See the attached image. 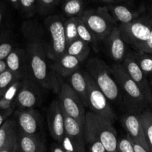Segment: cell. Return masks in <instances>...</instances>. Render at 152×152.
Masks as SVG:
<instances>
[{
	"mask_svg": "<svg viewBox=\"0 0 152 152\" xmlns=\"http://www.w3.org/2000/svg\"><path fill=\"white\" fill-rule=\"evenodd\" d=\"M25 50L28 59L29 78L42 88L57 94L62 82L52 68L44 45L33 41L28 44Z\"/></svg>",
	"mask_w": 152,
	"mask_h": 152,
	"instance_id": "6da1fadb",
	"label": "cell"
},
{
	"mask_svg": "<svg viewBox=\"0 0 152 152\" xmlns=\"http://www.w3.org/2000/svg\"><path fill=\"white\" fill-rule=\"evenodd\" d=\"M111 71L128 112L140 114L147 108H151L143 94L128 74L121 63L113 65Z\"/></svg>",
	"mask_w": 152,
	"mask_h": 152,
	"instance_id": "7a4b0ae2",
	"label": "cell"
},
{
	"mask_svg": "<svg viewBox=\"0 0 152 152\" xmlns=\"http://www.w3.org/2000/svg\"><path fill=\"white\" fill-rule=\"evenodd\" d=\"M86 71L93 79L110 102H123L118 86L113 76L111 68L98 57L89 59L86 63Z\"/></svg>",
	"mask_w": 152,
	"mask_h": 152,
	"instance_id": "3957f363",
	"label": "cell"
},
{
	"mask_svg": "<svg viewBox=\"0 0 152 152\" xmlns=\"http://www.w3.org/2000/svg\"><path fill=\"white\" fill-rule=\"evenodd\" d=\"M81 18L98 41H104L117 26L106 6L84 10Z\"/></svg>",
	"mask_w": 152,
	"mask_h": 152,
	"instance_id": "277c9868",
	"label": "cell"
},
{
	"mask_svg": "<svg viewBox=\"0 0 152 152\" xmlns=\"http://www.w3.org/2000/svg\"><path fill=\"white\" fill-rule=\"evenodd\" d=\"M118 27L120 35L126 44L136 51H140L145 42L149 39L152 31V16L137 18L133 22Z\"/></svg>",
	"mask_w": 152,
	"mask_h": 152,
	"instance_id": "5b68a950",
	"label": "cell"
},
{
	"mask_svg": "<svg viewBox=\"0 0 152 152\" xmlns=\"http://www.w3.org/2000/svg\"><path fill=\"white\" fill-rule=\"evenodd\" d=\"M64 22L60 15H50L44 20V25L50 39L46 52L50 61L56 60L65 53L67 45Z\"/></svg>",
	"mask_w": 152,
	"mask_h": 152,
	"instance_id": "8992f818",
	"label": "cell"
},
{
	"mask_svg": "<svg viewBox=\"0 0 152 152\" xmlns=\"http://www.w3.org/2000/svg\"><path fill=\"white\" fill-rule=\"evenodd\" d=\"M17 130L45 142L44 123L39 111L36 109H17L14 111Z\"/></svg>",
	"mask_w": 152,
	"mask_h": 152,
	"instance_id": "52a82bcc",
	"label": "cell"
},
{
	"mask_svg": "<svg viewBox=\"0 0 152 152\" xmlns=\"http://www.w3.org/2000/svg\"><path fill=\"white\" fill-rule=\"evenodd\" d=\"M86 80L88 83V107L90 108V111L113 123L117 117L110 105L109 100L96 86L87 71Z\"/></svg>",
	"mask_w": 152,
	"mask_h": 152,
	"instance_id": "ba28073f",
	"label": "cell"
},
{
	"mask_svg": "<svg viewBox=\"0 0 152 152\" xmlns=\"http://www.w3.org/2000/svg\"><path fill=\"white\" fill-rule=\"evenodd\" d=\"M58 102L64 114L84 126L86 111L85 105L67 83L61 84L58 91Z\"/></svg>",
	"mask_w": 152,
	"mask_h": 152,
	"instance_id": "9c48e42d",
	"label": "cell"
},
{
	"mask_svg": "<svg viewBox=\"0 0 152 152\" xmlns=\"http://www.w3.org/2000/svg\"><path fill=\"white\" fill-rule=\"evenodd\" d=\"M86 119L96 131L106 152H118V137L113 123L99 117L91 111H86Z\"/></svg>",
	"mask_w": 152,
	"mask_h": 152,
	"instance_id": "30bf717a",
	"label": "cell"
},
{
	"mask_svg": "<svg viewBox=\"0 0 152 152\" xmlns=\"http://www.w3.org/2000/svg\"><path fill=\"white\" fill-rule=\"evenodd\" d=\"M64 117L65 137L59 145L67 151L87 152L84 137V126L65 114Z\"/></svg>",
	"mask_w": 152,
	"mask_h": 152,
	"instance_id": "8fae6325",
	"label": "cell"
},
{
	"mask_svg": "<svg viewBox=\"0 0 152 152\" xmlns=\"http://www.w3.org/2000/svg\"><path fill=\"white\" fill-rule=\"evenodd\" d=\"M42 100L41 87L30 78L22 80L15 97L17 109H34Z\"/></svg>",
	"mask_w": 152,
	"mask_h": 152,
	"instance_id": "7c38bea8",
	"label": "cell"
},
{
	"mask_svg": "<svg viewBox=\"0 0 152 152\" xmlns=\"http://www.w3.org/2000/svg\"><path fill=\"white\" fill-rule=\"evenodd\" d=\"M123 68L128 73L131 78L133 80L143 94L145 99L148 102L150 108H152V88L150 82L145 74L141 71L131 53H127L124 60L122 62Z\"/></svg>",
	"mask_w": 152,
	"mask_h": 152,
	"instance_id": "4fadbf2b",
	"label": "cell"
},
{
	"mask_svg": "<svg viewBox=\"0 0 152 152\" xmlns=\"http://www.w3.org/2000/svg\"><path fill=\"white\" fill-rule=\"evenodd\" d=\"M121 123L127 132L129 137L134 142L142 146L148 152H151L145 139L140 114L133 112L126 113L122 117Z\"/></svg>",
	"mask_w": 152,
	"mask_h": 152,
	"instance_id": "5bb4252c",
	"label": "cell"
},
{
	"mask_svg": "<svg viewBox=\"0 0 152 152\" xmlns=\"http://www.w3.org/2000/svg\"><path fill=\"white\" fill-rule=\"evenodd\" d=\"M47 122L50 136L59 144L65 137V117L57 99L53 100L48 108Z\"/></svg>",
	"mask_w": 152,
	"mask_h": 152,
	"instance_id": "9a60e30c",
	"label": "cell"
},
{
	"mask_svg": "<svg viewBox=\"0 0 152 152\" xmlns=\"http://www.w3.org/2000/svg\"><path fill=\"white\" fill-rule=\"evenodd\" d=\"M4 61L7 70L19 76L22 80L29 78L28 59L25 49L16 47Z\"/></svg>",
	"mask_w": 152,
	"mask_h": 152,
	"instance_id": "2e32d148",
	"label": "cell"
},
{
	"mask_svg": "<svg viewBox=\"0 0 152 152\" xmlns=\"http://www.w3.org/2000/svg\"><path fill=\"white\" fill-rule=\"evenodd\" d=\"M117 26L103 42L108 56L115 62H123L127 56L126 44L122 38Z\"/></svg>",
	"mask_w": 152,
	"mask_h": 152,
	"instance_id": "e0dca14e",
	"label": "cell"
},
{
	"mask_svg": "<svg viewBox=\"0 0 152 152\" xmlns=\"http://www.w3.org/2000/svg\"><path fill=\"white\" fill-rule=\"evenodd\" d=\"M83 62V60L76 56L65 53L56 60L51 61V65L53 71L59 77L68 78L72 73L80 68Z\"/></svg>",
	"mask_w": 152,
	"mask_h": 152,
	"instance_id": "ac0fdd59",
	"label": "cell"
},
{
	"mask_svg": "<svg viewBox=\"0 0 152 152\" xmlns=\"http://www.w3.org/2000/svg\"><path fill=\"white\" fill-rule=\"evenodd\" d=\"M68 78V83H67L80 97L85 107H88V83L86 70L79 68Z\"/></svg>",
	"mask_w": 152,
	"mask_h": 152,
	"instance_id": "d6986e66",
	"label": "cell"
},
{
	"mask_svg": "<svg viewBox=\"0 0 152 152\" xmlns=\"http://www.w3.org/2000/svg\"><path fill=\"white\" fill-rule=\"evenodd\" d=\"M45 142L17 130V152H45Z\"/></svg>",
	"mask_w": 152,
	"mask_h": 152,
	"instance_id": "ffe728a7",
	"label": "cell"
},
{
	"mask_svg": "<svg viewBox=\"0 0 152 152\" xmlns=\"http://www.w3.org/2000/svg\"><path fill=\"white\" fill-rule=\"evenodd\" d=\"M106 7L116 22L120 25L129 24L139 18L138 13L123 4H109Z\"/></svg>",
	"mask_w": 152,
	"mask_h": 152,
	"instance_id": "44dd1931",
	"label": "cell"
},
{
	"mask_svg": "<svg viewBox=\"0 0 152 152\" xmlns=\"http://www.w3.org/2000/svg\"><path fill=\"white\" fill-rule=\"evenodd\" d=\"M84 137L86 149L88 148V152H106L96 131L86 119H85L84 123Z\"/></svg>",
	"mask_w": 152,
	"mask_h": 152,
	"instance_id": "7402d4cb",
	"label": "cell"
},
{
	"mask_svg": "<svg viewBox=\"0 0 152 152\" xmlns=\"http://www.w3.org/2000/svg\"><path fill=\"white\" fill-rule=\"evenodd\" d=\"M90 45L80 38L67 45L65 53L76 56L84 62L90 54Z\"/></svg>",
	"mask_w": 152,
	"mask_h": 152,
	"instance_id": "603a6c76",
	"label": "cell"
},
{
	"mask_svg": "<svg viewBox=\"0 0 152 152\" xmlns=\"http://www.w3.org/2000/svg\"><path fill=\"white\" fill-rule=\"evenodd\" d=\"M130 53L141 71L150 78L152 76V55L136 50Z\"/></svg>",
	"mask_w": 152,
	"mask_h": 152,
	"instance_id": "cb8c5ba5",
	"label": "cell"
},
{
	"mask_svg": "<svg viewBox=\"0 0 152 152\" xmlns=\"http://www.w3.org/2000/svg\"><path fill=\"white\" fill-rule=\"evenodd\" d=\"M63 13L68 17H79L84 12L83 0H61Z\"/></svg>",
	"mask_w": 152,
	"mask_h": 152,
	"instance_id": "d4e9b609",
	"label": "cell"
},
{
	"mask_svg": "<svg viewBox=\"0 0 152 152\" xmlns=\"http://www.w3.org/2000/svg\"><path fill=\"white\" fill-rule=\"evenodd\" d=\"M17 134V128L13 119H7L0 127V150Z\"/></svg>",
	"mask_w": 152,
	"mask_h": 152,
	"instance_id": "484cf974",
	"label": "cell"
},
{
	"mask_svg": "<svg viewBox=\"0 0 152 152\" xmlns=\"http://www.w3.org/2000/svg\"><path fill=\"white\" fill-rule=\"evenodd\" d=\"M77 32H78V37L80 39L88 43L89 45L94 46L96 49V45L99 41L94 35L93 33L86 26V24L83 22L81 16L77 17Z\"/></svg>",
	"mask_w": 152,
	"mask_h": 152,
	"instance_id": "4316f807",
	"label": "cell"
},
{
	"mask_svg": "<svg viewBox=\"0 0 152 152\" xmlns=\"http://www.w3.org/2000/svg\"><path fill=\"white\" fill-rule=\"evenodd\" d=\"M140 120L143 127L144 134L147 143L152 152V112L151 108H147L140 114Z\"/></svg>",
	"mask_w": 152,
	"mask_h": 152,
	"instance_id": "83f0119b",
	"label": "cell"
},
{
	"mask_svg": "<svg viewBox=\"0 0 152 152\" xmlns=\"http://www.w3.org/2000/svg\"><path fill=\"white\" fill-rule=\"evenodd\" d=\"M15 42L9 31L0 36V60H5L10 52L15 48Z\"/></svg>",
	"mask_w": 152,
	"mask_h": 152,
	"instance_id": "f1b7e54d",
	"label": "cell"
},
{
	"mask_svg": "<svg viewBox=\"0 0 152 152\" xmlns=\"http://www.w3.org/2000/svg\"><path fill=\"white\" fill-rule=\"evenodd\" d=\"M21 80L22 79L19 76L13 74L7 69L1 73L0 74V97L4 96L6 91L13 83Z\"/></svg>",
	"mask_w": 152,
	"mask_h": 152,
	"instance_id": "f546056e",
	"label": "cell"
},
{
	"mask_svg": "<svg viewBox=\"0 0 152 152\" xmlns=\"http://www.w3.org/2000/svg\"><path fill=\"white\" fill-rule=\"evenodd\" d=\"M64 30L66 39V45L79 38L77 32V17H70L64 22Z\"/></svg>",
	"mask_w": 152,
	"mask_h": 152,
	"instance_id": "4dcf8cb0",
	"label": "cell"
},
{
	"mask_svg": "<svg viewBox=\"0 0 152 152\" xmlns=\"http://www.w3.org/2000/svg\"><path fill=\"white\" fill-rule=\"evenodd\" d=\"M61 2V0H37V13L40 15L49 14Z\"/></svg>",
	"mask_w": 152,
	"mask_h": 152,
	"instance_id": "1f68e13d",
	"label": "cell"
},
{
	"mask_svg": "<svg viewBox=\"0 0 152 152\" xmlns=\"http://www.w3.org/2000/svg\"><path fill=\"white\" fill-rule=\"evenodd\" d=\"M20 10L26 16L31 17L37 13V0H19Z\"/></svg>",
	"mask_w": 152,
	"mask_h": 152,
	"instance_id": "d6a6232c",
	"label": "cell"
},
{
	"mask_svg": "<svg viewBox=\"0 0 152 152\" xmlns=\"http://www.w3.org/2000/svg\"><path fill=\"white\" fill-rule=\"evenodd\" d=\"M16 105L15 99H10L7 98L0 97V112L7 113L10 116L16 111Z\"/></svg>",
	"mask_w": 152,
	"mask_h": 152,
	"instance_id": "836d02e7",
	"label": "cell"
},
{
	"mask_svg": "<svg viewBox=\"0 0 152 152\" xmlns=\"http://www.w3.org/2000/svg\"><path fill=\"white\" fill-rule=\"evenodd\" d=\"M118 152H135L132 140L128 135L118 140Z\"/></svg>",
	"mask_w": 152,
	"mask_h": 152,
	"instance_id": "e575fe53",
	"label": "cell"
},
{
	"mask_svg": "<svg viewBox=\"0 0 152 152\" xmlns=\"http://www.w3.org/2000/svg\"><path fill=\"white\" fill-rule=\"evenodd\" d=\"M0 152H17V134L0 150Z\"/></svg>",
	"mask_w": 152,
	"mask_h": 152,
	"instance_id": "d590c367",
	"label": "cell"
},
{
	"mask_svg": "<svg viewBox=\"0 0 152 152\" xmlns=\"http://www.w3.org/2000/svg\"><path fill=\"white\" fill-rule=\"evenodd\" d=\"M140 51L144 52V53H150V54L152 55V31L149 39L143 45V46L141 48Z\"/></svg>",
	"mask_w": 152,
	"mask_h": 152,
	"instance_id": "8d00e7d4",
	"label": "cell"
},
{
	"mask_svg": "<svg viewBox=\"0 0 152 152\" xmlns=\"http://www.w3.org/2000/svg\"><path fill=\"white\" fill-rule=\"evenodd\" d=\"M4 14H5V7H4L3 3L0 2V30L2 26L3 21L4 19Z\"/></svg>",
	"mask_w": 152,
	"mask_h": 152,
	"instance_id": "74e56055",
	"label": "cell"
},
{
	"mask_svg": "<svg viewBox=\"0 0 152 152\" xmlns=\"http://www.w3.org/2000/svg\"><path fill=\"white\" fill-rule=\"evenodd\" d=\"M50 151L51 152H65L62 147L57 142L53 143L50 145Z\"/></svg>",
	"mask_w": 152,
	"mask_h": 152,
	"instance_id": "f35d334b",
	"label": "cell"
},
{
	"mask_svg": "<svg viewBox=\"0 0 152 152\" xmlns=\"http://www.w3.org/2000/svg\"><path fill=\"white\" fill-rule=\"evenodd\" d=\"M10 117V114H7V113L0 112V127L2 126L3 123H4Z\"/></svg>",
	"mask_w": 152,
	"mask_h": 152,
	"instance_id": "ab89813d",
	"label": "cell"
},
{
	"mask_svg": "<svg viewBox=\"0 0 152 152\" xmlns=\"http://www.w3.org/2000/svg\"><path fill=\"white\" fill-rule=\"evenodd\" d=\"M132 144H133L134 149L135 152H148V151H146L145 148H143L142 146H140V145H138V144L134 142L132 140Z\"/></svg>",
	"mask_w": 152,
	"mask_h": 152,
	"instance_id": "60d3db41",
	"label": "cell"
},
{
	"mask_svg": "<svg viewBox=\"0 0 152 152\" xmlns=\"http://www.w3.org/2000/svg\"><path fill=\"white\" fill-rule=\"evenodd\" d=\"M14 8L20 10V1L19 0H7Z\"/></svg>",
	"mask_w": 152,
	"mask_h": 152,
	"instance_id": "b9f144b4",
	"label": "cell"
},
{
	"mask_svg": "<svg viewBox=\"0 0 152 152\" xmlns=\"http://www.w3.org/2000/svg\"><path fill=\"white\" fill-rule=\"evenodd\" d=\"M6 69H7V65H6L5 61L0 60V74L5 71Z\"/></svg>",
	"mask_w": 152,
	"mask_h": 152,
	"instance_id": "7bdbcfd3",
	"label": "cell"
},
{
	"mask_svg": "<svg viewBox=\"0 0 152 152\" xmlns=\"http://www.w3.org/2000/svg\"><path fill=\"white\" fill-rule=\"evenodd\" d=\"M100 1H102V2H104V3H107V4H114V3L117 2V1H120V0H100Z\"/></svg>",
	"mask_w": 152,
	"mask_h": 152,
	"instance_id": "ee69618b",
	"label": "cell"
},
{
	"mask_svg": "<svg viewBox=\"0 0 152 152\" xmlns=\"http://www.w3.org/2000/svg\"><path fill=\"white\" fill-rule=\"evenodd\" d=\"M150 79H151V83H150V84H151V88H152V76H151V77H150Z\"/></svg>",
	"mask_w": 152,
	"mask_h": 152,
	"instance_id": "f6af8a7d",
	"label": "cell"
},
{
	"mask_svg": "<svg viewBox=\"0 0 152 152\" xmlns=\"http://www.w3.org/2000/svg\"><path fill=\"white\" fill-rule=\"evenodd\" d=\"M65 152H70V151H65Z\"/></svg>",
	"mask_w": 152,
	"mask_h": 152,
	"instance_id": "bcb514c9",
	"label": "cell"
},
{
	"mask_svg": "<svg viewBox=\"0 0 152 152\" xmlns=\"http://www.w3.org/2000/svg\"><path fill=\"white\" fill-rule=\"evenodd\" d=\"M151 14H152V10H151Z\"/></svg>",
	"mask_w": 152,
	"mask_h": 152,
	"instance_id": "7dc6e473",
	"label": "cell"
},
{
	"mask_svg": "<svg viewBox=\"0 0 152 152\" xmlns=\"http://www.w3.org/2000/svg\"><path fill=\"white\" fill-rule=\"evenodd\" d=\"M151 112H152V108H151Z\"/></svg>",
	"mask_w": 152,
	"mask_h": 152,
	"instance_id": "c3c4849f",
	"label": "cell"
}]
</instances>
